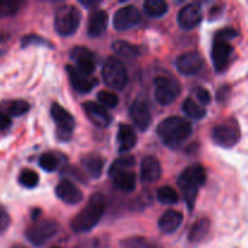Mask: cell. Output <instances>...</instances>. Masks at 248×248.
I'll return each instance as SVG.
<instances>
[{
    "instance_id": "6da1fadb",
    "label": "cell",
    "mask_w": 248,
    "mask_h": 248,
    "mask_svg": "<svg viewBox=\"0 0 248 248\" xmlns=\"http://www.w3.org/2000/svg\"><path fill=\"white\" fill-rule=\"evenodd\" d=\"M107 208V201L102 194L97 193L90 198L89 202L79 212V215L72 220L70 228L73 232L78 234L91 232L93 228L97 227L103 217Z\"/></svg>"
},
{
    "instance_id": "7a4b0ae2",
    "label": "cell",
    "mask_w": 248,
    "mask_h": 248,
    "mask_svg": "<svg viewBox=\"0 0 248 248\" xmlns=\"http://www.w3.org/2000/svg\"><path fill=\"white\" fill-rule=\"evenodd\" d=\"M157 136L165 145L178 148L193 135V125L188 119L181 116H170L157 126Z\"/></svg>"
},
{
    "instance_id": "3957f363",
    "label": "cell",
    "mask_w": 248,
    "mask_h": 248,
    "mask_svg": "<svg viewBox=\"0 0 248 248\" xmlns=\"http://www.w3.org/2000/svg\"><path fill=\"white\" fill-rule=\"evenodd\" d=\"M207 179V172L202 165H193L184 170L181 174L177 184L181 189L182 196L188 205L189 211L194 210L199 189L205 184Z\"/></svg>"
},
{
    "instance_id": "277c9868",
    "label": "cell",
    "mask_w": 248,
    "mask_h": 248,
    "mask_svg": "<svg viewBox=\"0 0 248 248\" xmlns=\"http://www.w3.org/2000/svg\"><path fill=\"white\" fill-rule=\"evenodd\" d=\"M237 34L239 33L232 28H224L216 34L213 39L211 57H212L213 67L217 73L224 72L229 65L232 52H234V47L230 41L236 38Z\"/></svg>"
},
{
    "instance_id": "5b68a950",
    "label": "cell",
    "mask_w": 248,
    "mask_h": 248,
    "mask_svg": "<svg viewBox=\"0 0 248 248\" xmlns=\"http://www.w3.org/2000/svg\"><path fill=\"white\" fill-rule=\"evenodd\" d=\"M80 23H81V12L73 5H63L56 11L53 26L60 35H73L77 33Z\"/></svg>"
},
{
    "instance_id": "8992f818",
    "label": "cell",
    "mask_w": 248,
    "mask_h": 248,
    "mask_svg": "<svg viewBox=\"0 0 248 248\" xmlns=\"http://www.w3.org/2000/svg\"><path fill=\"white\" fill-rule=\"evenodd\" d=\"M61 225L52 219H38L26 230L28 241L35 247H41L52 240L60 232Z\"/></svg>"
},
{
    "instance_id": "52a82bcc",
    "label": "cell",
    "mask_w": 248,
    "mask_h": 248,
    "mask_svg": "<svg viewBox=\"0 0 248 248\" xmlns=\"http://www.w3.org/2000/svg\"><path fill=\"white\" fill-rule=\"evenodd\" d=\"M211 137H212L213 142L219 147L227 148V149L235 147L241 138L239 124L236 123L235 119H228L223 123L217 124L212 128Z\"/></svg>"
},
{
    "instance_id": "ba28073f",
    "label": "cell",
    "mask_w": 248,
    "mask_h": 248,
    "mask_svg": "<svg viewBox=\"0 0 248 248\" xmlns=\"http://www.w3.org/2000/svg\"><path fill=\"white\" fill-rule=\"evenodd\" d=\"M102 78L107 86L114 90H123L128 82V73L120 60L109 57L102 68Z\"/></svg>"
},
{
    "instance_id": "9c48e42d",
    "label": "cell",
    "mask_w": 248,
    "mask_h": 248,
    "mask_svg": "<svg viewBox=\"0 0 248 248\" xmlns=\"http://www.w3.org/2000/svg\"><path fill=\"white\" fill-rule=\"evenodd\" d=\"M155 85V99L157 103L166 107L173 103L182 92V86L179 81L174 78L157 77L154 80Z\"/></svg>"
},
{
    "instance_id": "30bf717a",
    "label": "cell",
    "mask_w": 248,
    "mask_h": 248,
    "mask_svg": "<svg viewBox=\"0 0 248 248\" xmlns=\"http://www.w3.org/2000/svg\"><path fill=\"white\" fill-rule=\"evenodd\" d=\"M51 116L56 123V136L61 142H68L72 138L75 127V120L72 114L60 106L58 103H53L51 107Z\"/></svg>"
},
{
    "instance_id": "8fae6325",
    "label": "cell",
    "mask_w": 248,
    "mask_h": 248,
    "mask_svg": "<svg viewBox=\"0 0 248 248\" xmlns=\"http://www.w3.org/2000/svg\"><path fill=\"white\" fill-rule=\"evenodd\" d=\"M140 22V11L133 5H127L114 14L113 27L118 31H125L133 28Z\"/></svg>"
},
{
    "instance_id": "7c38bea8",
    "label": "cell",
    "mask_w": 248,
    "mask_h": 248,
    "mask_svg": "<svg viewBox=\"0 0 248 248\" xmlns=\"http://www.w3.org/2000/svg\"><path fill=\"white\" fill-rule=\"evenodd\" d=\"M70 58L75 62L74 67L85 75H91L96 69L94 56L84 46H75L70 51Z\"/></svg>"
},
{
    "instance_id": "4fadbf2b",
    "label": "cell",
    "mask_w": 248,
    "mask_h": 248,
    "mask_svg": "<svg viewBox=\"0 0 248 248\" xmlns=\"http://www.w3.org/2000/svg\"><path fill=\"white\" fill-rule=\"evenodd\" d=\"M177 69L183 75H194L203 67V58L198 51H186L177 58Z\"/></svg>"
},
{
    "instance_id": "5bb4252c",
    "label": "cell",
    "mask_w": 248,
    "mask_h": 248,
    "mask_svg": "<svg viewBox=\"0 0 248 248\" xmlns=\"http://www.w3.org/2000/svg\"><path fill=\"white\" fill-rule=\"evenodd\" d=\"M65 68H67L70 85L79 93H87L98 84V80L96 78H92L91 75L82 74L74 65H67Z\"/></svg>"
},
{
    "instance_id": "9a60e30c",
    "label": "cell",
    "mask_w": 248,
    "mask_h": 248,
    "mask_svg": "<svg viewBox=\"0 0 248 248\" xmlns=\"http://www.w3.org/2000/svg\"><path fill=\"white\" fill-rule=\"evenodd\" d=\"M178 24L184 31H191L202 21V10L199 4H188L179 11Z\"/></svg>"
},
{
    "instance_id": "2e32d148",
    "label": "cell",
    "mask_w": 248,
    "mask_h": 248,
    "mask_svg": "<svg viewBox=\"0 0 248 248\" xmlns=\"http://www.w3.org/2000/svg\"><path fill=\"white\" fill-rule=\"evenodd\" d=\"M56 195L67 205H78L82 201V191L69 179H63L56 186Z\"/></svg>"
},
{
    "instance_id": "e0dca14e",
    "label": "cell",
    "mask_w": 248,
    "mask_h": 248,
    "mask_svg": "<svg viewBox=\"0 0 248 248\" xmlns=\"http://www.w3.org/2000/svg\"><path fill=\"white\" fill-rule=\"evenodd\" d=\"M82 109L86 113L89 120L93 124L94 126L99 128H106L110 125L111 118L109 115L106 108H103L99 104L94 103V102H85L82 104Z\"/></svg>"
},
{
    "instance_id": "ac0fdd59",
    "label": "cell",
    "mask_w": 248,
    "mask_h": 248,
    "mask_svg": "<svg viewBox=\"0 0 248 248\" xmlns=\"http://www.w3.org/2000/svg\"><path fill=\"white\" fill-rule=\"evenodd\" d=\"M130 116L136 127L140 131H147L153 120L149 108L142 101L133 102L130 107Z\"/></svg>"
},
{
    "instance_id": "d6986e66",
    "label": "cell",
    "mask_w": 248,
    "mask_h": 248,
    "mask_svg": "<svg viewBox=\"0 0 248 248\" xmlns=\"http://www.w3.org/2000/svg\"><path fill=\"white\" fill-rule=\"evenodd\" d=\"M161 177V165L156 157L148 155L140 164V179L144 183H154Z\"/></svg>"
},
{
    "instance_id": "ffe728a7",
    "label": "cell",
    "mask_w": 248,
    "mask_h": 248,
    "mask_svg": "<svg viewBox=\"0 0 248 248\" xmlns=\"http://www.w3.org/2000/svg\"><path fill=\"white\" fill-rule=\"evenodd\" d=\"M109 16L106 10L96 9L89 18V24H87V33L92 38H98L106 31L108 27Z\"/></svg>"
},
{
    "instance_id": "44dd1931",
    "label": "cell",
    "mask_w": 248,
    "mask_h": 248,
    "mask_svg": "<svg viewBox=\"0 0 248 248\" xmlns=\"http://www.w3.org/2000/svg\"><path fill=\"white\" fill-rule=\"evenodd\" d=\"M182 223H183V215L181 212H178V211L170 210L166 211L160 217L157 225H159L160 232L166 235H170L177 232L181 228Z\"/></svg>"
},
{
    "instance_id": "7402d4cb",
    "label": "cell",
    "mask_w": 248,
    "mask_h": 248,
    "mask_svg": "<svg viewBox=\"0 0 248 248\" xmlns=\"http://www.w3.org/2000/svg\"><path fill=\"white\" fill-rule=\"evenodd\" d=\"M137 143V136L130 125L121 124L118 131V144L120 153L130 152Z\"/></svg>"
},
{
    "instance_id": "603a6c76",
    "label": "cell",
    "mask_w": 248,
    "mask_h": 248,
    "mask_svg": "<svg viewBox=\"0 0 248 248\" xmlns=\"http://www.w3.org/2000/svg\"><path fill=\"white\" fill-rule=\"evenodd\" d=\"M81 165L90 177L97 179L101 177L104 169V159L97 154H89L82 157Z\"/></svg>"
},
{
    "instance_id": "cb8c5ba5",
    "label": "cell",
    "mask_w": 248,
    "mask_h": 248,
    "mask_svg": "<svg viewBox=\"0 0 248 248\" xmlns=\"http://www.w3.org/2000/svg\"><path fill=\"white\" fill-rule=\"evenodd\" d=\"M29 110L28 102L22 99H12V101H2L0 103V111L7 116H21Z\"/></svg>"
},
{
    "instance_id": "d4e9b609",
    "label": "cell",
    "mask_w": 248,
    "mask_h": 248,
    "mask_svg": "<svg viewBox=\"0 0 248 248\" xmlns=\"http://www.w3.org/2000/svg\"><path fill=\"white\" fill-rule=\"evenodd\" d=\"M114 186L125 193H131L136 189V174L132 171H123L111 177Z\"/></svg>"
},
{
    "instance_id": "484cf974",
    "label": "cell",
    "mask_w": 248,
    "mask_h": 248,
    "mask_svg": "<svg viewBox=\"0 0 248 248\" xmlns=\"http://www.w3.org/2000/svg\"><path fill=\"white\" fill-rule=\"evenodd\" d=\"M211 223L207 218H201V219L196 220L193 224V227L190 228L188 234V240L191 244H196V242H200L207 236L208 232H210Z\"/></svg>"
},
{
    "instance_id": "4316f807",
    "label": "cell",
    "mask_w": 248,
    "mask_h": 248,
    "mask_svg": "<svg viewBox=\"0 0 248 248\" xmlns=\"http://www.w3.org/2000/svg\"><path fill=\"white\" fill-rule=\"evenodd\" d=\"M65 157L58 153H45L39 159V166L46 172H53L60 167L62 161Z\"/></svg>"
},
{
    "instance_id": "83f0119b",
    "label": "cell",
    "mask_w": 248,
    "mask_h": 248,
    "mask_svg": "<svg viewBox=\"0 0 248 248\" xmlns=\"http://www.w3.org/2000/svg\"><path fill=\"white\" fill-rule=\"evenodd\" d=\"M111 47H113L114 52L116 55L125 58V60H133V58H136L140 55V48L136 45L127 43V41L118 40L115 43H113Z\"/></svg>"
},
{
    "instance_id": "f1b7e54d",
    "label": "cell",
    "mask_w": 248,
    "mask_h": 248,
    "mask_svg": "<svg viewBox=\"0 0 248 248\" xmlns=\"http://www.w3.org/2000/svg\"><path fill=\"white\" fill-rule=\"evenodd\" d=\"M143 9H144V12L149 17L159 18V17H162L164 15L167 14L169 5L164 0H147L143 4Z\"/></svg>"
},
{
    "instance_id": "f546056e",
    "label": "cell",
    "mask_w": 248,
    "mask_h": 248,
    "mask_svg": "<svg viewBox=\"0 0 248 248\" xmlns=\"http://www.w3.org/2000/svg\"><path fill=\"white\" fill-rule=\"evenodd\" d=\"M136 165V159L132 155H124V156L118 157L113 164L110 165V169H109V177H113L114 174L119 173V172L123 171H131L133 169V166Z\"/></svg>"
},
{
    "instance_id": "4dcf8cb0",
    "label": "cell",
    "mask_w": 248,
    "mask_h": 248,
    "mask_svg": "<svg viewBox=\"0 0 248 248\" xmlns=\"http://www.w3.org/2000/svg\"><path fill=\"white\" fill-rule=\"evenodd\" d=\"M182 109H183V111L189 116V118L195 119V120H201V119L205 118L206 114H207V110H206L205 107L196 103V102L194 101L193 98H190V97L183 102Z\"/></svg>"
},
{
    "instance_id": "1f68e13d",
    "label": "cell",
    "mask_w": 248,
    "mask_h": 248,
    "mask_svg": "<svg viewBox=\"0 0 248 248\" xmlns=\"http://www.w3.org/2000/svg\"><path fill=\"white\" fill-rule=\"evenodd\" d=\"M121 248H159L152 240L143 236H132L121 241Z\"/></svg>"
},
{
    "instance_id": "d6a6232c",
    "label": "cell",
    "mask_w": 248,
    "mask_h": 248,
    "mask_svg": "<svg viewBox=\"0 0 248 248\" xmlns=\"http://www.w3.org/2000/svg\"><path fill=\"white\" fill-rule=\"evenodd\" d=\"M39 181H40L39 174L31 169L22 170L18 176V183L27 189H33L38 186Z\"/></svg>"
},
{
    "instance_id": "836d02e7",
    "label": "cell",
    "mask_w": 248,
    "mask_h": 248,
    "mask_svg": "<svg viewBox=\"0 0 248 248\" xmlns=\"http://www.w3.org/2000/svg\"><path fill=\"white\" fill-rule=\"evenodd\" d=\"M157 200L164 205H176L179 201V195L171 186H161L157 189Z\"/></svg>"
},
{
    "instance_id": "e575fe53",
    "label": "cell",
    "mask_w": 248,
    "mask_h": 248,
    "mask_svg": "<svg viewBox=\"0 0 248 248\" xmlns=\"http://www.w3.org/2000/svg\"><path fill=\"white\" fill-rule=\"evenodd\" d=\"M35 45V46H47V47L53 48V44L51 41H48L47 39L43 38L40 35H36V34H29L22 38L21 40V46L22 48H26L28 46Z\"/></svg>"
},
{
    "instance_id": "d590c367",
    "label": "cell",
    "mask_w": 248,
    "mask_h": 248,
    "mask_svg": "<svg viewBox=\"0 0 248 248\" xmlns=\"http://www.w3.org/2000/svg\"><path fill=\"white\" fill-rule=\"evenodd\" d=\"M22 5L19 1H0V18L15 16L18 14Z\"/></svg>"
},
{
    "instance_id": "8d00e7d4",
    "label": "cell",
    "mask_w": 248,
    "mask_h": 248,
    "mask_svg": "<svg viewBox=\"0 0 248 248\" xmlns=\"http://www.w3.org/2000/svg\"><path fill=\"white\" fill-rule=\"evenodd\" d=\"M97 98L103 108H116L119 104V97L110 91H99Z\"/></svg>"
},
{
    "instance_id": "74e56055",
    "label": "cell",
    "mask_w": 248,
    "mask_h": 248,
    "mask_svg": "<svg viewBox=\"0 0 248 248\" xmlns=\"http://www.w3.org/2000/svg\"><path fill=\"white\" fill-rule=\"evenodd\" d=\"M108 241L106 237L98 236V237H92V239H87L78 244L74 248H106Z\"/></svg>"
},
{
    "instance_id": "f35d334b",
    "label": "cell",
    "mask_w": 248,
    "mask_h": 248,
    "mask_svg": "<svg viewBox=\"0 0 248 248\" xmlns=\"http://www.w3.org/2000/svg\"><path fill=\"white\" fill-rule=\"evenodd\" d=\"M10 224H11V218H10L7 211L0 205V235L4 234L9 229Z\"/></svg>"
},
{
    "instance_id": "ab89813d",
    "label": "cell",
    "mask_w": 248,
    "mask_h": 248,
    "mask_svg": "<svg viewBox=\"0 0 248 248\" xmlns=\"http://www.w3.org/2000/svg\"><path fill=\"white\" fill-rule=\"evenodd\" d=\"M195 94L198 97V99L200 101L201 106H207V104L211 103L212 101V97H211V93L208 90H206L205 87H198L195 90Z\"/></svg>"
},
{
    "instance_id": "60d3db41",
    "label": "cell",
    "mask_w": 248,
    "mask_h": 248,
    "mask_svg": "<svg viewBox=\"0 0 248 248\" xmlns=\"http://www.w3.org/2000/svg\"><path fill=\"white\" fill-rule=\"evenodd\" d=\"M62 173L63 174H69V176L75 177V179H78V181H80V182L86 181V179H85V177H84V174L81 173V171H79V170L75 169V167H70V169L64 170Z\"/></svg>"
},
{
    "instance_id": "b9f144b4",
    "label": "cell",
    "mask_w": 248,
    "mask_h": 248,
    "mask_svg": "<svg viewBox=\"0 0 248 248\" xmlns=\"http://www.w3.org/2000/svg\"><path fill=\"white\" fill-rule=\"evenodd\" d=\"M11 123H12L11 118H9L6 114L0 111V132H1V131L7 130V128L11 126Z\"/></svg>"
},
{
    "instance_id": "7bdbcfd3",
    "label": "cell",
    "mask_w": 248,
    "mask_h": 248,
    "mask_svg": "<svg viewBox=\"0 0 248 248\" xmlns=\"http://www.w3.org/2000/svg\"><path fill=\"white\" fill-rule=\"evenodd\" d=\"M230 93V87L229 86H222L217 91V99L218 102H223L229 97Z\"/></svg>"
},
{
    "instance_id": "ee69618b",
    "label": "cell",
    "mask_w": 248,
    "mask_h": 248,
    "mask_svg": "<svg viewBox=\"0 0 248 248\" xmlns=\"http://www.w3.org/2000/svg\"><path fill=\"white\" fill-rule=\"evenodd\" d=\"M41 211L39 210V208H35V210H33V212H31V220H33V222H35V220H38L39 219V217H40V215H41Z\"/></svg>"
},
{
    "instance_id": "f6af8a7d",
    "label": "cell",
    "mask_w": 248,
    "mask_h": 248,
    "mask_svg": "<svg viewBox=\"0 0 248 248\" xmlns=\"http://www.w3.org/2000/svg\"><path fill=\"white\" fill-rule=\"evenodd\" d=\"M11 248H27V247L23 246V245H14Z\"/></svg>"
},
{
    "instance_id": "bcb514c9",
    "label": "cell",
    "mask_w": 248,
    "mask_h": 248,
    "mask_svg": "<svg viewBox=\"0 0 248 248\" xmlns=\"http://www.w3.org/2000/svg\"><path fill=\"white\" fill-rule=\"evenodd\" d=\"M51 248H61V247H51Z\"/></svg>"
}]
</instances>
